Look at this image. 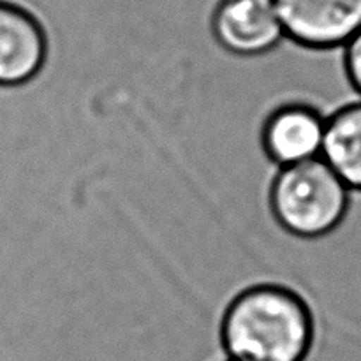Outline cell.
I'll return each mask as SVG.
<instances>
[{"label":"cell","instance_id":"6da1fadb","mask_svg":"<svg viewBox=\"0 0 361 361\" xmlns=\"http://www.w3.org/2000/svg\"><path fill=\"white\" fill-rule=\"evenodd\" d=\"M314 321L300 295L281 284H254L229 300L219 341L231 361H303Z\"/></svg>","mask_w":361,"mask_h":361},{"label":"cell","instance_id":"7a4b0ae2","mask_svg":"<svg viewBox=\"0 0 361 361\" xmlns=\"http://www.w3.org/2000/svg\"><path fill=\"white\" fill-rule=\"evenodd\" d=\"M351 189L323 161L277 168L270 180L268 207L279 226L296 238H323L342 222Z\"/></svg>","mask_w":361,"mask_h":361},{"label":"cell","instance_id":"3957f363","mask_svg":"<svg viewBox=\"0 0 361 361\" xmlns=\"http://www.w3.org/2000/svg\"><path fill=\"white\" fill-rule=\"evenodd\" d=\"M208 27L215 44L240 59L267 56L286 41L275 0H219Z\"/></svg>","mask_w":361,"mask_h":361},{"label":"cell","instance_id":"277c9868","mask_svg":"<svg viewBox=\"0 0 361 361\" xmlns=\"http://www.w3.org/2000/svg\"><path fill=\"white\" fill-rule=\"evenodd\" d=\"M328 113L309 99L282 101L264 116L261 148L275 168L302 164L321 157Z\"/></svg>","mask_w":361,"mask_h":361},{"label":"cell","instance_id":"5b68a950","mask_svg":"<svg viewBox=\"0 0 361 361\" xmlns=\"http://www.w3.org/2000/svg\"><path fill=\"white\" fill-rule=\"evenodd\" d=\"M286 39L300 48H344L361 30V0H275Z\"/></svg>","mask_w":361,"mask_h":361},{"label":"cell","instance_id":"8992f818","mask_svg":"<svg viewBox=\"0 0 361 361\" xmlns=\"http://www.w3.org/2000/svg\"><path fill=\"white\" fill-rule=\"evenodd\" d=\"M48 53V32L37 14L13 0H0V88L34 81Z\"/></svg>","mask_w":361,"mask_h":361},{"label":"cell","instance_id":"52a82bcc","mask_svg":"<svg viewBox=\"0 0 361 361\" xmlns=\"http://www.w3.org/2000/svg\"><path fill=\"white\" fill-rule=\"evenodd\" d=\"M321 159L351 190H361V101L326 118Z\"/></svg>","mask_w":361,"mask_h":361},{"label":"cell","instance_id":"ba28073f","mask_svg":"<svg viewBox=\"0 0 361 361\" xmlns=\"http://www.w3.org/2000/svg\"><path fill=\"white\" fill-rule=\"evenodd\" d=\"M344 63L353 87L361 97V30L344 46Z\"/></svg>","mask_w":361,"mask_h":361},{"label":"cell","instance_id":"9c48e42d","mask_svg":"<svg viewBox=\"0 0 361 361\" xmlns=\"http://www.w3.org/2000/svg\"><path fill=\"white\" fill-rule=\"evenodd\" d=\"M226 361H231V360H226Z\"/></svg>","mask_w":361,"mask_h":361}]
</instances>
